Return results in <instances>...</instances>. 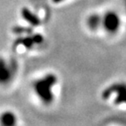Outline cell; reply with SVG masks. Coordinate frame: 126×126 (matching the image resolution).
Wrapping results in <instances>:
<instances>
[{
	"instance_id": "7",
	"label": "cell",
	"mask_w": 126,
	"mask_h": 126,
	"mask_svg": "<svg viewBox=\"0 0 126 126\" xmlns=\"http://www.w3.org/2000/svg\"><path fill=\"white\" fill-rule=\"evenodd\" d=\"M17 118L13 113L10 111H6L0 116V123L4 126H12L16 124Z\"/></svg>"
},
{
	"instance_id": "10",
	"label": "cell",
	"mask_w": 126,
	"mask_h": 126,
	"mask_svg": "<svg viewBox=\"0 0 126 126\" xmlns=\"http://www.w3.org/2000/svg\"><path fill=\"white\" fill-rule=\"evenodd\" d=\"M63 0H53V3H56V4H57V3H61V2H62Z\"/></svg>"
},
{
	"instance_id": "3",
	"label": "cell",
	"mask_w": 126,
	"mask_h": 126,
	"mask_svg": "<svg viewBox=\"0 0 126 126\" xmlns=\"http://www.w3.org/2000/svg\"><path fill=\"white\" fill-rule=\"evenodd\" d=\"M113 93L117 94V96L115 99L116 104H120L123 102H126V84H124V83H116V84L110 86L103 91L102 98L108 99Z\"/></svg>"
},
{
	"instance_id": "6",
	"label": "cell",
	"mask_w": 126,
	"mask_h": 126,
	"mask_svg": "<svg viewBox=\"0 0 126 126\" xmlns=\"http://www.w3.org/2000/svg\"><path fill=\"white\" fill-rule=\"evenodd\" d=\"M36 44L35 42V38H34V34L32 36H27V37H20L18 38L14 42L13 47H18L19 45H22L24 47L27 48V49H31L32 47H33Z\"/></svg>"
},
{
	"instance_id": "2",
	"label": "cell",
	"mask_w": 126,
	"mask_h": 126,
	"mask_svg": "<svg viewBox=\"0 0 126 126\" xmlns=\"http://www.w3.org/2000/svg\"><path fill=\"white\" fill-rule=\"evenodd\" d=\"M18 69L16 61L12 60L7 63L4 59L0 57V84H6L12 80Z\"/></svg>"
},
{
	"instance_id": "1",
	"label": "cell",
	"mask_w": 126,
	"mask_h": 126,
	"mask_svg": "<svg viewBox=\"0 0 126 126\" xmlns=\"http://www.w3.org/2000/svg\"><path fill=\"white\" fill-rule=\"evenodd\" d=\"M57 83V77L53 74L47 75L43 79L38 80L33 84L34 90L39 99L46 103L50 104L53 101V94L52 88Z\"/></svg>"
},
{
	"instance_id": "4",
	"label": "cell",
	"mask_w": 126,
	"mask_h": 126,
	"mask_svg": "<svg viewBox=\"0 0 126 126\" xmlns=\"http://www.w3.org/2000/svg\"><path fill=\"white\" fill-rule=\"evenodd\" d=\"M102 24L104 29L110 33H114L119 29L120 18L114 12H108L102 18Z\"/></svg>"
},
{
	"instance_id": "8",
	"label": "cell",
	"mask_w": 126,
	"mask_h": 126,
	"mask_svg": "<svg viewBox=\"0 0 126 126\" xmlns=\"http://www.w3.org/2000/svg\"><path fill=\"white\" fill-rule=\"evenodd\" d=\"M101 24H102V18L97 14H93L89 16L88 18V26L93 31L96 30L100 26Z\"/></svg>"
},
{
	"instance_id": "11",
	"label": "cell",
	"mask_w": 126,
	"mask_h": 126,
	"mask_svg": "<svg viewBox=\"0 0 126 126\" xmlns=\"http://www.w3.org/2000/svg\"><path fill=\"white\" fill-rule=\"evenodd\" d=\"M125 6H126V0H125Z\"/></svg>"
},
{
	"instance_id": "9",
	"label": "cell",
	"mask_w": 126,
	"mask_h": 126,
	"mask_svg": "<svg viewBox=\"0 0 126 126\" xmlns=\"http://www.w3.org/2000/svg\"><path fill=\"white\" fill-rule=\"evenodd\" d=\"M12 32L16 34H23V33H32V28L25 27V26H14L12 28Z\"/></svg>"
},
{
	"instance_id": "5",
	"label": "cell",
	"mask_w": 126,
	"mask_h": 126,
	"mask_svg": "<svg viewBox=\"0 0 126 126\" xmlns=\"http://www.w3.org/2000/svg\"><path fill=\"white\" fill-rule=\"evenodd\" d=\"M21 15L23 17V18L26 21H27L28 23L32 26H38L40 24V20L38 18L35 14H33L29 9L24 7L21 10Z\"/></svg>"
}]
</instances>
